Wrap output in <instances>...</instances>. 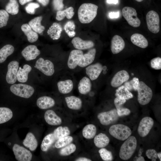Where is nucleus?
<instances>
[{"mask_svg":"<svg viewBox=\"0 0 161 161\" xmlns=\"http://www.w3.org/2000/svg\"><path fill=\"white\" fill-rule=\"evenodd\" d=\"M98 7L92 3H86L81 4L78 12L80 22L83 24L91 22L96 17Z\"/></svg>","mask_w":161,"mask_h":161,"instance_id":"1","label":"nucleus"},{"mask_svg":"<svg viewBox=\"0 0 161 161\" xmlns=\"http://www.w3.org/2000/svg\"><path fill=\"white\" fill-rule=\"evenodd\" d=\"M137 140L133 136H130L121 145L119 152L120 157L123 160H127L132 156L136 149Z\"/></svg>","mask_w":161,"mask_h":161,"instance_id":"2","label":"nucleus"},{"mask_svg":"<svg viewBox=\"0 0 161 161\" xmlns=\"http://www.w3.org/2000/svg\"><path fill=\"white\" fill-rule=\"evenodd\" d=\"M109 132L112 137L121 141L126 140L131 134V130L128 126L121 124L112 126Z\"/></svg>","mask_w":161,"mask_h":161,"instance_id":"3","label":"nucleus"},{"mask_svg":"<svg viewBox=\"0 0 161 161\" xmlns=\"http://www.w3.org/2000/svg\"><path fill=\"white\" fill-rule=\"evenodd\" d=\"M137 91L138 92L137 100L139 103L143 105L149 103L153 96L151 89L143 82L141 81L139 82Z\"/></svg>","mask_w":161,"mask_h":161,"instance_id":"4","label":"nucleus"},{"mask_svg":"<svg viewBox=\"0 0 161 161\" xmlns=\"http://www.w3.org/2000/svg\"><path fill=\"white\" fill-rule=\"evenodd\" d=\"M10 89L15 95L25 98L30 97L34 92V89L32 87L21 83L12 85L10 86Z\"/></svg>","mask_w":161,"mask_h":161,"instance_id":"5","label":"nucleus"},{"mask_svg":"<svg viewBox=\"0 0 161 161\" xmlns=\"http://www.w3.org/2000/svg\"><path fill=\"white\" fill-rule=\"evenodd\" d=\"M148 28L150 31L154 33H158L160 30V20L158 14L154 10L149 11L146 15Z\"/></svg>","mask_w":161,"mask_h":161,"instance_id":"6","label":"nucleus"},{"mask_svg":"<svg viewBox=\"0 0 161 161\" xmlns=\"http://www.w3.org/2000/svg\"><path fill=\"white\" fill-rule=\"evenodd\" d=\"M123 15L128 24L134 27L140 26L141 22L137 17L136 11L133 8L125 7L122 9Z\"/></svg>","mask_w":161,"mask_h":161,"instance_id":"7","label":"nucleus"},{"mask_svg":"<svg viewBox=\"0 0 161 161\" xmlns=\"http://www.w3.org/2000/svg\"><path fill=\"white\" fill-rule=\"evenodd\" d=\"M116 109L100 113L97 115L100 123L104 126H108L116 122L119 118Z\"/></svg>","mask_w":161,"mask_h":161,"instance_id":"8","label":"nucleus"},{"mask_svg":"<svg viewBox=\"0 0 161 161\" xmlns=\"http://www.w3.org/2000/svg\"><path fill=\"white\" fill-rule=\"evenodd\" d=\"M34 67L47 76H52L55 72L54 66L52 62L48 60H45L42 58L36 61Z\"/></svg>","mask_w":161,"mask_h":161,"instance_id":"9","label":"nucleus"},{"mask_svg":"<svg viewBox=\"0 0 161 161\" xmlns=\"http://www.w3.org/2000/svg\"><path fill=\"white\" fill-rule=\"evenodd\" d=\"M13 150L16 159L18 161H30L32 159V154L30 151L18 144H14Z\"/></svg>","mask_w":161,"mask_h":161,"instance_id":"10","label":"nucleus"},{"mask_svg":"<svg viewBox=\"0 0 161 161\" xmlns=\"http://www.w3.org/2000/svg\"><path fill=\"white\" fill-rule=\"evenodd\" d=\"M154 124L153 120L150 117H145L142 118L137 129L139 135L142 137L146 136L153 127Z\"/></svg>","mask_w":161,"mask_h":161,"instance_id":"11","label":"nucleus"},{"mask_svg":"<svg viewBox=\"0 0 161 161\" xmlns=\"http://www.w3.org/2000/svg\"><path fill=\"white\" fill-rule=\"evenodd\" d=\"M19 65V63L16 61H11L8 64L6 78L8 83L13 84L16 82Z\"/></svg>","mask_w":161,"mask_h":161,"instance_id":"12","label":"nucleus"},{"mask_svg":"<svg viewBox=\"0 0 161 161\" xmlns=\"http://www.w3.org/2000/svg\"><path fill=\"white\" fill-rule=\"evenodd\" d=\"M83 53L81 50L74 49L71 51L67 61L68 67L71 69H74L78 66Z\"/></svg>","mask_w":161,"mask_h":161,"instance_id":"13","label":"nucleus"},{"mask_svg":"<svg viewBox=\"0 0 161 161\" xmlns=\"http://www.w3.org/2000/svg\"><path fill=\"white\" fill-rule=\"evenodd\" d=\"M102 65L99 63L89 65L86 68V73L91 80L97 79L103 70Z\"/></svg>","mask_w":161,"mask_h":161,"instance_id":"14","label":"nucleus"},{"mask_svg":"<svg viewBox=\"0 0 161 161\" xmlns=\"http://www.w3.org/2000/svg\"><path fill=\"white\" fill-rule=\"evenodd\" d=\"M129 78L128 72L125 70L117 72L112 78L111 84L113 87H117L121 85L123 83L127 81Z\"/></svg>","mask_w":161,"mask_h":161,"instance_id":"15","label":"nucleus"},{"mask_svg":"<svg viewBox=\"0 0 161 161\" xmlns=\"http://www.w3.org/2000/svg\"><path fill=\"white\" fill-rule=\"evenodd\" d=\"M40 54V51L34 45H29L24 48L21 52V54L27 61L34 59Z\"/></svg>","mask_w":161,"mask_h":161,"instance_id":"16","label":"nucleus"},{"mask_svg":"<svg viewBox=\"0 0 161 161\" xmlns=\"http://www.w3.org/2000/svg\"><path fill=\"white\" fill-rule=\"evenodd\" d=\"M72 43L76 49L81 50L92 48L95 45L92 41L83 40L78 37L73 38L72 41Z\"/></svg>","mask_w":161,"mask_h":161,"instance_id":"17","label":"nucleus"},{"mask_svg":"<svg viewBox=\"0 0 161 161\" xmlns=\"http://www.w3.org/2000/svg\"><path fill=\"white\" fill-rule=\"evenodd\" d=\"M125 43L120 36L115 35L112 38L111 42V50L113 54H117L121 51L124 48Z\"/></svg>","mask_w":161,"mask_h":161,"instance_id":"18","label":"nucleus"},{"mask_svg":"<svg viewBox=\"0 0 161 161\" xmlns=\"http://www.w3.org/2000/svg\"><path fill=\"white\" fill-rule=\"evenodd\" d=\"M96 52V49L94 48L91 49L87 53L83 54L78 66L83 68L91 64L95 60Z\"/></svg>","mask_w":161,"mask_h":161,"instance_id":"19","label":"nucleus"},{"mask_svg":"<svg viewBox=\"0 0 161 161\" xmlns=\"http://www.w3.org/2000/svg\"><path fill=\"white\" fill-rule=\"evenodd\" d=\"M44 118L46 122L50 125L58 126L62 123L61 119L52 110H48L45 112Z\"/></svg>","mask_w":161,"mask_h":161,"instance_id":"20","label":"nucleus"},{"mask_svg":"<svg viewBox=\"0 0 161 161\" xmlns=\"http://www.w3.org/2000/svg\"><path fill=\"white\" fill-rule=\"evenodd\" d=\"M55 104L54 100L52 97L43 96L38 98L37 100L36 104L39 108L46 109L53 107Z\"/></svg>","mask_w":161,"mask_h":161,"instance_id":"21","label":"nucleus"},{"mask_svg":"<svg viewBox=\"0 0 161 161\" xmlns=\"http://www.w3.org/2000/svg\"><path fill=\"white\" fill-rule=\"evenodd\" d=\"M65 100L67 106L70 109L78 110L82 106V101L78 97L74 96H68L65 97Z\"/></svg>","mask_w":161,"mask_h":161,"instance_id":"22","label":"nucleus"},{"mask_svg":"<svg viewBox=\"0 0 161 161\" xmlns=\"http://www.w3.org/2000/svg\"><path fill=\"white\" fill-rule=\"evenodd\" d=\"M59 92L63 94L69 93L73 88V83L70 79H67L58 81L57 84Z\"/></svg>","mask_w":161,"mask_h":161,"instance_id":"23","label":"nucleus"},{"mask_svg":"<svg viewBox=\"0 0 161 161\" xmlns=\"http://www.w3.org/2000/svg\"><path fill=\"white\" fill-rule=\"evenodd\" d=\"M92 86L90 79L84 76L80 80L78 85L79 92L82 95L87 94L91 91Z\"/></svg>","mask_w":161,"mask_h":161,"instance_id":"24","label":"nucleus"},{"mask_svg":"<svg viewBox=\"0 0 161 161\" xmlns=\"http://www.w3.org/2000/svg\"><path fill=\"white\" fill-rule=\"evenodd\" d=\"M21 29L27 36L29 42L33 43L37 41L38 38L37 33L33 31L28 24H23Z\"/></svg>","mask_w":161,"mask_h":161,"instance_id":"25","label":"nucleus"},{"mask_svg":"<svg viewBox=\"0 0 161 161\" xmlns=\"http://www.w3.org/2000/svg\"><path fill=\"white\" fill-rule=\"evenodd\" d=\"M62 31L61 26L57 23H54L49 27L47 31V33L53 40L59 39Z\"/></svg>","mask_w":161,"mask_h":161,"instance_id":"26","label":"nucleus"},{"mask_svg":"<svg viewBox=\"0 0 161 161\" xmlns=\"http://www.w3.org/2000/svg\"><path fill=\"white\" fill-rule=\"evenodd\" d=\"M131 40L133 44L142 48H146L148 45L147 39L140 34L136 33L132 35Z\"/></svg>","mask_w":161,"mask_h":161,"instance_id":"27","label":"nucleus"},{"mask_svg":"<svg viewBox=\"0 0 161 161\" xmlns=\"http://www.w3.org/2000/svg\"><path fill=\"white\" fill-rule=\"evenodd\" d=\"M31 70V67L27 64L24 65L22 68L20 67L17 73V80L21 83L26 82L28 80V75Z\"/></svg>","mask_w":161,"mask_h":161,"instance_id":"28","label":"nucleus"},{"mask_svg":"<svg viewBox=\"0 0 161 161\" xmlns=\"http://www.w3.org/2000/svg\"><path fill=\"white\" fill-rule=\"evenodd\" d=\"M23 144L31 151H34L38 146L37 140L34 135L31 132L27 134L25 139L23 142Z\"/></svg>","mask_w":161,"mask_h":161,"instance_id":"29","label":"nucleus"},{"mask_svg":"<svg viewBox=\"0 0 161 161\" xmlns=\"http://www.w3.org/2000/svg\"><path fill=\"white\" fill-rule=\"evenodd\" d=\"M110 140L109 137L105 134L100 133L95 136L94 139V144L98 148H103L109 144Z\"/></svg>","mask_w":161,"mask_h":161,"instance_id":"30","label":"nucleus"},{"mask_svg":"<svg viewBox=\"0 0 161 161\" xmlns=\"http://www.w3.org/2000/svg\"><path fill=\"white\" fill-rule=\"evenodd\" d=\"M42 19L41 16H38L32 19L29 22V25L32 29L37 33L40 34L45 30V27L42 26L41 22Z\"/></svg>","mask_w":161,"mask_h":161,"instance_id":"31","label":"nucleus"},{"mask_svg":"<svg viewBox=\"0 0 161 161\" xmlns=\"http://www.w3.org/2000/svg\"><path fill=\"white\" fill-rule=\"evenodd\" d=\"M14 50L13 46L10 44H6L1 48L0 49V63L4 62Z\"/></svg>","mask_w":161,"mask_h":161,"instance_id":"32","label":"nucleus"},{"mask_svg":"<svg viewBox=\"0 0 161 161\" xmlns=\"http://www.w3.org/2000/svg\"><path fill=\"white\" fill-rule=\"evenodd\" d=\"M97 132L95 126L93 124H89L83 128L82 130V135L86 139H91L95 137Z\"/></svg>","mask_w":161,"mask_h":161,"instance_id":"33","label":"nucleus"},{"mask_svg":"<svg viewBox=\"0 0 161 161\" xmlns=\"http://www.w3.org/2000/svg\"><path fill=\"white\" fill-rule=\"evenodd\" d=\"M74 8L69 7L64 10H59L56 13V19L58 21H61L66 17L68 19H71L75 14Z\"/></svg>","mask_w":161,"mask_h":161,"instance_id":"34","label":"nucleus"},{"mask_svg":"<svg viewBox=\"0 0 161 161\" xmlns=\"http://www.w3.org/2000/svg\"><path fill=\"white\" fill-rule=\"evenodd\" d=\"M56 141L52 133L47 135L42 142L41 146V150L44 152L47 151Z\"/></svg>","mask_w":161,"mask_h":161,"instance_id":"35","label":"nucleus"},{"mask_svg":"<svg viewBox=\"0 0 161 161\" xmlns=\"http://www.w3.org/2000/svg\"><path fill=\"white\" fill-rule=\"evenodd\" d=\"M13 116V112L10 109L5 107H0V124L8 121Z\"/></svg>","mask_w":161,"mask_h":161,"instance_id":"36","label":"nucleus"},{"mask_svg":"<svg viewBox=\"0 0 161 161\" xmlns=\"http://www.w3.org/2000/svg\"><path fill=\"white\" fill-rule=\"evenodd\" d=\"M56 140L69 136L70 131L67 126H60L56 129L52 133Z\"/></svg>","mask_w":161,"mask_h":161,"instance_id":"37","label":"nucleus"},{"mask_svg":"<svg viewBox=\"0 0 161 161\" xmlns=\"http://www.w3.org/2000/svg\"><path fill=\"white\" fill-rule=\"evenodd\" d=\"M116 96L125 99L126 100L133 97V94L124 86H122L118 88L116 91Z\"/></svg>","mask_w":161,"mask_h":161,"instance_id":"38","label":"nucleus"},{"mask_svg":"<svg viewBox=\"0 0 161 161\" xmlns=\"http://www.w3.org/2000/svg\"><path fill=\"white\" fill-rule=\"evenodd\" d=\"M5 10L12 15L17 14L19 11V5L17 0H9L5 6Z\"/></svg>","mask_w":161,"mask_h":161,"instance_id":"39","label":"nucleus"},{"mask_svg":"<svg viewBox=\"0 0 161 161\" xmlns=\"http://www.w3.org/2000/svg\"><path fill=\"white\" fill-rule=\"evenodd\" d=\"M73 140V138L70 136H67L61 138L56 141L55 147L57 148H62L71 143Z\"/></svg>","mask_w":161,"mask_h":161,"instance_id":"40","label":"nucleus"},{"mask_svg":"<svg viewBox=\"0 0 161 161\" xmlns=\"http://www.w3.org/2000/svg\"><path fill=\"white\" fill-rule=\"evenodd\" d=\"M75 24L72 21H69L65 25L64 30L69 37L72 38L76 34L75 31Z\"/></svg>","mask_w":161,"mask_h":161,"instance_id":"41","label":"nucleus"},{"mask_svg":"<svg viewBox=\"0 0 161 161\" xmlns=\"http://www.w3.org/2000/svg\"><path fill=\"white\" fill-rule=\"evenodd\" d=\"M59 151L60 154L62 156H67L74 153L76 150V145L71 143L63 147Z\"/></svg>","mask_w":161,"mask_h":161,"instance_id":"42","label":"nucleus"},{"mask_svg":"<svg viewBox=\"0 0 161 161\" xmlns=\"http://www.w3.org/2000/svg\"><path fill=\"white\" fill-rule=\"evenodd\" d=\"M139 79L136 77H134L130 81L125 82L124 86L130 91H137L139 83Z\"/></svg>","mask_w":161,"mask_h":161,"instance_id":"43","label":"nucleus"},{"mask_svg":"<svg viewBox=\"0 0 161 161\" xmlns=\"http://www.w3.org/2000/svg\"><path fill=\"white\" fill-rule=\"evenodd\" d=\"M98 152L101 157L104 161H111L113 160V155L111 151L103 148L100 149Z\"/></svg>","mask_w":161,"mask_h":161,"instance_id":"44","label":"nucleus"},{"mask_svg":"<svg viewBox=\"0 0 161 161\" xmlns=\"http://www.w3.org/2000/svg\"><path fill=\"white\" fill-rule=\"evenodd\" d=\"M9 16V13L5 10H0V28L7 26Z\"/></svg>","mask_w":161,"mask_h":161,"instance_id":"45","label":"nucleus"},{"mask_svg":"<svg viewBox=\"0 0 161 161\" xmlns=\"http://www.w3.org/2000/svg\"><path fill=\"white\" fill-rule=\"evenodd\" d=\"M39 7L40 5L38 3L31 2L29 3L26 6L25 9L27 13L31 14H34L35 13V9Z\"/></svg>","mask_w":161,"mask_h":161,"instance_id":"46","label":"nucleus"},{"mask_svg":"<svg viewBox=\"0 0 161 161\" xmlns=\"http://www.w3.org/2000/svg\"><path fill=\"white\" fill-rule=\"evenodd\" d=\"M117 114L119 117L128 115L131 113L130 110L126 108H124L123 105L116 107Z\"/></svg>","mask_w":161,"mask_h":161,"instance_id":"47","label":"nucleus"},{"mask_svg":"<svg viewBox=\"0 0 161 161\" xmlns=\"http://www.w3.org/2000/svg\"><path fill=\"white\" fill-rule=\"evenodd\" d=\"M151 67L155 69L159 70L161 69V58L157 57L152 59L151 61Z\"/></svg>","mask_w":161,"mask_h":161,"instance_id":"48","label":"nucleus"},{"mask_svg":"<svg viewBox=\"0 0 161 161\" xmlns=\"http://www.w3.org/2000/svg\"><path fill=\"white\" fill-rule=\"evenodd\" d=\"M146 155L148 159L151 160L152 161H156L158 158L157 153L154 149L147 150L146 152Z\"/></svg>","mask_w":161,"mask_h":161,"instance_id":"49","label":"nucleus"},{"mask_svg":"<svg viewBox=\"0 0 161 161\" xmlns=\"http://www.w3.org/2000/svg\"><path fill=\"white\" fill-rule=\"evenodd\" d=\"M63 0H53L52 4L54 9L57 10H61L64 8V5Z\"/></svg>","mask_w":161,"mask_h":161,"instance_id":"50","label":"nucleus"},{"mask_svg":"<svg viewBox=\"0 0 161 161\" xmlns=\"http://www.w3.org/2000/svg\"><path fill=\"white\" fill-rule=\"evenodd\" d=\"M126 102V100L123 98L117 97L114 99V103L116 106L123 105Z\"/></svg>","mask_w":161,"mask_h":161,"instance_id":"51","label":"nucleus"},{"mask_svg":"<svg viewBox=\"0 0 161 161\" xmlns=\"http://www.w3.org/2000/svg\"><path fill=\"white\" fill-rule=\"evenodd\" d=\"M119 13L117 12H111L109 14V17L111 18H117L119 16Z\"/></svg>","mask_w":161,"mask_h":161,"instance_id":"52","label":"nucleus"},{"mask_svg":"<svg viewBox=\"0 0 161 161\" xmlns=\"http://www.w3.org/2000/svg\"><path fill=\"white\" fill-rule=\"evenodd\" d=\"M37 1L44 6L47 5L49 2V0H37Z\"/></svg>","mask_w":161,"mask_h":161,"instance_id":"53","label":"nucleus"},{"mask_svg":"<svg viewBox=\"0 0 161 161\" xmlns=\"http://www.w3.org/2000/svg\"><path fill=\"white\" fill-rule=\"evenodd\" d=\"M75 161H91L92 160L90 159L85 157H80L76 159Z\"/></svg>","mask_w":161,"mask_h":161,"instance_id":"54","label":"nucleus"},{"mask_svg":"<svg viewBox=\"0 0 161 161\" xmlns=\"http://www.w3.org/2000/svg\"><path fill=\"white\" fill-rule=\"evenodd\" d=\"M134 160L136 161H145V160L143 157L140 156L138 157H135Z\"/></svg>","mask_w":161,"mask_h":161,"instance_id":"55","label":"nucleus"},{"mask_svg":"<svg viewBox=\"0 0 161 161\" xmlns=\"http://www.w3.org/2000/svg\"><path fill=\"white\" fill-rule=\"evenodd\" d=\"M32 0H19L20 4L21 5H23L27 3L30 1Z\"/></svg>","mask_w":161,"mask_h":161,"instance_id":"56","label":"nucleus"},{"mask_svg":"<svg viewBox=\"0 0 161 161\" xmlns=\"http://www.w3.org/2000/svg\"><path fill=\"white\" fill-rule=\"evenodd\" d=\"M107 2L108 4H117L118 2V0H107Z\"/></svg>","mask_w":161,"mask_h":161,"instance_id":"57","label":"nucleus"},{"mask_svg":"<svg viewBox=\"0 0 161 161\" xmlns=\"http://www.w3.org/2000/svg\"><path fill=\"white\" fill-rule=\"evenodd\" d=\"M158 157L160 160V161H161V152H159L157 153Z\"/></svg>","mask_w":161,"mask_h":161,"instance_id":"58","label":"nucleus"},{"mask_svg":"<svg viewBox=\"0 0 161 161\" xmlns=\"http://www.w3.org/2000/svg\"><path fill=\"white\" fill-rule=\"evenodd\" d=\"M135 0L137 1V2H140L142 1L143 0Z\"/></svg>","mask_w":161,"mask_h":161,"instance_id":"59","label":"nucleus"}]
</instances>
